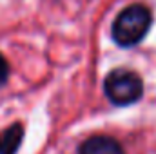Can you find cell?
I'll return each instance as SVG.
<instances>
[{
  "mask_svg": "<svg viewBox=\"0 0 156 154\" xmlns=\"http://www.w3.org/2000/svg\"><path fill=\"white\" fill-rule=\"evenodd\" d=\"M153 22V15L147 5L133 4L127 5L113 22L111 37L122 47H133L140 44L142 38L147 35Z\"/></svg>",
  "mask_w": 156,
  "mask_h": 154,
  "instance_id": "cell-1",
  "label": "cell"
},
{
  "mask_svg": "<svg viewBox=\"0 0 156 154\" xmlns=\"http://www.w3.org/2000/svg\"><path fill=\"white\" fill-rule=\"evenodd\" d=\"M7 78H9V64H7V60L0 54V85H4V83L7 82Z\"/></svg>",
  "mask_w": 156,
  "mask_h": 154,
  "instance_id": "cell-5",
  "label": "cell"
},
{
  "mask_svg": "<svg viewBox=\"0 0 156 154\" xmlns=\"http://www.w3.org/2000/svg\"><path fill=\"white\" fill-rule=\"evenodd\" d=\"M78 154H125L122 145L111 136H91L80 147Z\"/></svg>",
  "mask_w": 156,
  "mask_h": 154,
  "instance_id": "cell-3",
  "label": "cell"
},
{
  "mask_svg": "<svg viewBox=\"0 0 156 154\" xmlns=\"http://www.w3.org/2000/svg\"><path fill=\"white\" fill-rule=\"evenodd\" d=\"M105 96L115 105H131L144 94V82L134 71L113 69L104 82Z\"/></svg>",
  "mask_w": 156,
  "mask_h": 154,
  "instance_id": "cell-2",
  "label": "cell"
},
{
  "mask_svg": "<svg viewBox=\"0 0 156 154\" xmlns=\"http://www.w3.org/2000/svg\"><path fill=\"white\" fill-rule=\"evenodd\" d=\"M24 136V127L13 123L4 134H0V154H15Z\"/></svg>",
  "mask_w": 156,
  "mask_h": 154,
  "instance_id": "cell-4",
  "label": "cell"
}]
</instances>
